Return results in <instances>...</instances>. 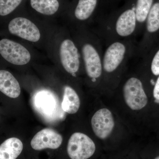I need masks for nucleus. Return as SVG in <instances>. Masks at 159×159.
Wrapping results in <instances>:
<instances>
[{"label": "nucleus", "instance_id": "nucleus-6", "mask_svg": "<svg viewBox=\"0 0 159 159\" xmlns=\"http://www.w3.org/2000/svg\"><path fill=\"white\" fill-rule=\"evenodd\" d=\"M138 43L136 39H131L114 42L104 47L102 75H114L124 68L135 57Z\"/></svg>", "mask_w": 159, "mask_h": 159}, {"label": "nucleus", "instance_id": "nucleus-7", "mask_svg": "<svg viewBox=\"0 0 159 159\" xmlns=\"http://www.w3.org/2000/svg\"><path fill=\"white\" fill-rule=\"evenodd\" d=\"M36 48L24 41L3 38L0 39V57L9 64L19 67L29 66L41 56Z\"/></svg>", "mask_w": 159, "mask_h": 159}, {"label": "nucleus", "instance_id": "nucleus-8", "mask_svg": "<svg viewBox=\"0 0 159 159\" xmlns=\"http://www.w3.org/2000/svg\"><path fill=\"white\" fill-rule=\"evenodd\" d=\"M31 101L34 110L46 122L53 123L64 119L65 112L57 95L50 90L41 89L35 91Z\"/></svg>", "mask_w": 159, "mask_h": 159}, {"label": "nucleus", "instance_id": "nucleus-10", "mask_svg": "<svg viewBox=\"0 0 159 159\" xmlns=\"http://www.w3.org/2000/svg\"><path fill=\"white\" fill-rule=\"evenodd\" d=\"M125 103L132 110H140L148 103V98L142 80L135 76L126 80L122 86Z\"/></svg>", "mask_w": 159, "mask_h": 159}, {"label": "nucleus", "instance_id": "nucleus-19", "mask_svg": "<svg viewBox=\"0 0 159 159\" xmlns=\"http://www.w3.org/2000/svg\"><path fill=\"white\" fill-rule=\"evenodd\" d=\"M27 0H0V18H9L25 6Z\"/></svg>", "mask_w": 159, "mask_h": 159}, {"label": "nucleus", "instance_id": "nucleus-23", "mask_svg": "<svg viewBox=\"0 0 159 159\" xmlns=\"http://www.w3.org/2000/svg\"><path fill=\"white\" fill-rule=\"evenodd\" d=\"M154 159H159V156L157 157H156Z\"/></svg>", "mask_w": 159, "mask_h": 159}, {"label": "nucleus", "instance_id": "nucleus-3", "mask_svg": "<svg viewBox=\"0 0 159 159\" xmlns=\"http://www.w3.org/2000/svg\"><path fill=\"white\" fill-rule=\"evenodd\" d=\"M7 31L45 53L52 24L35 16L24 6L9 18Z\"/></svg>", "mask_w": 159, "mask_h": 159}, {"label": "nucleus", "instance_id": "nucleus-11", "mask_svg": "<svg viewBox=\"0 0 159 159\" xmlns=\"http://www.w3.org/2000/svg\"><path fill=\"white\" fill-rule=\"evenodd\" d=\"M96 147L93 141L85 134H73L68 143V154L71 159H88L93 156Z\"/></svg>", "mask_w": 159, "mask_h": 159}, {"label": "nucleus", "instance_id": "nucleus-12", "mask_svg": "<svg viewBox=\"0 0 159 159\" xmlns=\"http://www.w3.org/2000/svg\"><path fill=\"white\" fill-rule=\"evenodd\" d=\"M91 125L96 136L102 140L107 139L115 126L112 114L108 109H100L92 117Z\"/></svg>", "mask_w": 159, "mask_h": 159}, {"label": "nucleus", "instance_id": "nucleus-4", "mask_svg": "<svg viewBox=\"0 0 159 159\" xmlns=\"http://www.w3.org/2000/svg\"><path fill=\"white\" fill-rule=\"evenodd\" d=\"M68 27L79 49L84 70L91 82L96 83L102 76V41L89 27Z\"/></svg>", "mask_w": 159, "mask_h": 159}, {"label": "nucleus", "instance_id": "nucleus-9", "mask_svg": "<svg viewBox=\"0 0 159 159\" xmlns=\"http://www.w3.org/2000/svg\"><path fill=\"white\" fill-rule=\"evenodd\" d=\"M70 0H27L25 6L41 19L51 23L61 22Z\"/></svg>", "mask_w": 159, "mask_h": 159}, {"label": "nucleus", "instance_id": "nucleus-17", "mask_svg": "<svg viewBox=\"0 0 159 159\" xmlns=\"http://www.w3.org/2000/svg\"><path fill=\"white\" fill-rule=\"evenodd\" d=\"M154 3V0H135V11L137 22L136 37L142 31Z\"/></svg>", "mask_w": 159, "mask_h": 159}, {"label": "nucleus", "instance_id": "nucleus-2", "mask_svg": "<svg viewBox=\"0 0 159 159\" xmlns=\"http://www.w3.org/2000/svg\"><path fill=\"white\" fill-rule=\"evenodd\" d=\"M135 0H125L120 7L106 13L89 28L100 39L103 46L122 40L136 39Z\"/></svg>", "mask_w": 159, "mask_h": 159}, {"label": "nucleus", "instance_id": "nucleus-15", "mask_svg": "<svg viewBox=\"0 0 159 159\" xmlns=\"http://www.w3.org/2000/svg\"><path fill=\"white\" fill-rule=\"evenodd\" d=\"M63 96L61 107L65 112L74 114L78 111L80 100L77 92L71 86L66 84L63 87Z\"/></svg>", "mask_w": 159, "mask_h": 159}, {"label": "nucleus", "instance_id": "nucleus-5", "mask_svg": "<svg viewBox=\"0 0 159 159\" xmlns=\"http://www.w3.org/2000/svg\"><path fill=\"white\" fill-rule=\"evenodd\" d=\"M110 11L107 0H70L61 22L68 27L90 28Z\"/></svg>", "mask_w": 159, "mask_h": 159}, {"label": "nucleus", "instance_id": "nucleus-18", "mask_svg": "<svg viewBox=\"0 0 159 159\" xmlns=\"http://www.w3.org/2000/svg\"><path fill=\"white\" fill-rule=\"evenodd\" d=\"M146 36L156 34L159 31V2L153 3L145 21Z\"/></svg>", "mask_w": 159, "mask_h": 159}, {"label": "nucleus", "instance_id": "nucleus-14", "mask_svg": "<svg viewBox=\"0 0 159 159\" xmlns=\"http://www.w3.org/2000/svg\"><path fill=\"white\" fill-rule=\"evenodd\" d=\"M0 91L7 97L16 98L21 93L18 81L9 71L0 70Z\"/></svg>", "mask_w": 159, "mask_h": 159}, {"label": "nucleus", "instance_id": "nucleus-16", "mask_svg": "<svg viewBox=\"0 0 159 159\" xmlns=\"http://www.w3.org/2000/svg\"><path fill=\"white\" fill-rule=\"evenodd\" d=\"M23 149V144L19 139L9 138L0 145V159H16Z\"/></svg>", "mask_w": 159, "mask_h": 159}, {"label": "nucleus", "instance_id": "nucleus-20", "mask_svg": "<svg viewBox=\"0 0 159 159\" xmlns=\"http://www.w3.org/2000/svg\"><path fill=\"white\" fill-rule=\"evenodd\" d=\"M150 67L154 76L159 75V48L157 50L150 59Z\"/></svg>", "mask_w": 159, "mask_h": 159}, {"label": "nucleus", "instance_id": "nucleus-1", "mask_svg": "<svg viewBox=\"0 0 159 159\" xmlns=\"http://www.w3.org/2000/svg\"><path fill=\"white\" fill-rule=\"evenodd\" d=\"M45 53L55 65L74 78L84 69L78 47L62 22L52 24Z\"/></svg>", "mask_w": 159, "mask_h": 159}, {"label": "nucleus", "instance_id": "nucleus-13", "mask_svg": "<svg viewBox=\"0 0 159 159\" xmlns=\"http://www.w3.org/2000/svg\"><path fill=\"white\" fill-rule=\"evenodd\" d=\"M63 141L62 137L54 129L45 128L38 132L31 140V145L35 150L45 148L55 149L59 148Z\"/></svg>", "mask_w": 159, "mask_h": 159}, {"label": "nucleus", "instance_id": "nucleus-21", "mask_svg": "<svg viewBox=\"0 0 159 159\" xmlns=\"http://www.w3.org/2000/svg\"><path fill=\"white\" fill-rule=\"evenodd\" d=\"M153 95L155 99L159 101V75L156 82L155 83Z\"/></svg>", "mask_w": 159, "mask_h": 159}, {"label": "nucleus", "instance_id": "nucleus-22", "mask_svg": "<svg viewBox=\"0 0 159 159\" xmlns=\"http://www.w3.org/2000/svg\"><path fill=\"white\" fill-rule=\"evenodd\" d=\"M123 1L125 0H107V2L110 9H112L117 7L118 3Z\"/></svg>", "mask_w": 159, "mask_h": 159}]
</instances>
